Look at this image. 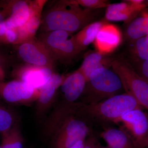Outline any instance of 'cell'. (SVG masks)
I'll use <instances>...</instances> for the list:
<instances>
[{
  "label": "cell",
  "instance_id": "obj_1",
  "mask_svg": "<svg viewBox=\"0 0 148 148\" xmlns=\"http://www.w3.org/2000/svg\"><path fill=\"white\" fill-rule=\"evenodd\" d=\"M45 135L51 139V148H69L85 140L92 132L90 125L77 114L76 106L56 109L45 127Z\"/></svg>",
  "mask_w": 148,
  "mask_h": 148
},
{
  "label": "cell",
  "instance_id": "obj_2",
  "mask_svg": "<svg viewBox=\"0 0 148 148\" xmlns=\"http://www.w3.org/2000/svg\"><path fill=\"white\" fill-rule=\"evenodd\" d=\"M103 12V9H89L58 1L42 14L40 33L60 30L73 34L97 21Z\"/></svg>",
  "mask_w": 148,
  "mask_h": 148
},
{
  "label": "cell",
  "instance_id": "obj_3",
  "mask_svg": "<svg viewBox=\"0 0 148 148\" xmlns=\"http://www.w3.org/2000/svg\"><path fill=\"white\" fill-rule=\"evenodd\" d=\"M143 108L134 97L125 92L92 105L77 101V113L89 125H98L104 129L116 124L127 112Z\"/></svg>",
  "mask_w": 148,
  "mask_h": 148
},
{
  "label": "cell",
  "instance_id": "obj_4",
  "mask_svg": "<svg viewBox=\"0 0 148 148\" xmlns=\"http://www.w3.org/2000/svg\"><path fill=\"white\" fill-rule=\"evenodd\" d=\"M123 90L121 80L115 72L106 68L96 69L90 74L78 102L96 104L121 94Z\"/></svg>",
  "mask_w": 148,
  "mask_h": 148
},
{
  "label": "cell",
  "instance_id": "obj_5",
  "mask_svg": "<svg viewBox=\"0 0 148 148\" xmlns=\"http://www.w3.org/2000/svg\"><path fill=\"white\" fill-rule=\"evenodd\" d=\"M112 69L121 80L123 89L136 99L143 108L148 110V82L140 76L130 61L123 58L114 61Z\"/></svg>",
  "mask_w": 148,
  "mask_h": 148
},
{
  "label": "cell",
  "instance_id": "obj_6",
  "mask_svg": "<svg viewBox=\"0 0 148 148\" xmlns=\"http://www.w3.org/2000/svg\"><path fill=\"white\" fill-rule=\"evenodd\" d=\"M121 128L129 135L135 148L146 147L148 138V115L139 109L127 112L117 121Z\"/></svg>",
  "mask_w": 148,
  "mask_h": 148
},
{
  "label": "cell",
  "instance_id": "obj_7",
  "mask_svg": "<svg viewBox=\"0 0 148 148\" xmlns=\"http://www.w3.org/2000/svg\"><path fill=\"white\" fill-rule=\"evenodd\" d=\"M45 0H10L5 1L8 17L5 20L6 29H16L26 24L32 16L42 10Z\"/></svg>",
  "mask_w": 148,
  "mask_h": 148
},
{
  "label": "cell",
  "instance_id": "obj_8",
  "mask_svg": "<svg viewBox=\"0 0 148 148\" xmlns=\"http://www.w3.org/2000/svg\"><path fill=\"white\" fill-rule=\"evenodd\" d=\"M40 94L39 89L20 81L0 82V99L9 104L30 106L36 102Z\"/></svg>",
  "mask_w": 148,
  "mask_h": 148
},
{
  "label": "cell",
  "instance_id": "obj_9",
  "mask_svg": "<svg viewBox=\"0 0 148 148\" xmlns=\"http://www.w3.org/2000/svg\"><path fill=\"white\" fill-rule=\"evenodd\" d=\"M17 46V54L25 64L53 68L56 64L54 56L45 45L35 37Z\"/></svg>",
  "mask_w": 148,
  "mask_h": 148
},
{
  "label": "cell",
  "instance_id": "obj_10",
  "mask_svg": "<svg viewBox=\"0 0 148 148\" xmlns=\"http://www.w3.org/2000/svg\"><path fill=\"white\" fill-rule=\"evenodd\" d=\"M53 68L47 66L20 64L14 67L12 76L14 79L20 81L30 86L39 89L49 80L54 73Z\"/></svg>",
  "mask_w": 148,
  "mask_h": 148
},
{
  "label": "cell",
  "instance_id": "obj_11",
  "mask_svg": "<svg viewBox=\"0 0 148 148\" xmlns=\"http://www.w3.org/2000/svg\"><path fill=\"white\" fill-rule=\"evenodd\" d=\"M65 78L64 75L54 73L49 80L39 89L40 96L36 102V116L38 119H43L49 111Z\"/></svg>",
  "mask_w": 148,
  "mask_h": 148
},
{
  "label": "cell",
  "instance_id": "obj_12",
  "mask_svg": "<svg viewBox=\"0 0 148 148\" xmlns=\"http://www.w3.org/2000/svg\"><path fill=\"white\" fill-rule=\"evenodd\" d=\"M122 40L119 29L113 24H105L101 27L94 41L98 52L109 54L119 46Z\"/></svg>",
  "mask_w": 148,
  "mask_h": 148
},
{
  "label": "cell",
  "instance_id": "obj_13",
  "mask_svg": "<svg viewBox=\"0 0 148 148\" xmlns=\"http://www.w3.org/2000/svg\"><path fill=\"white\" fill-rule=\"evenodd\" d=\"M86 79L82 73L77 70L65 77L61 90L64 102L73 103L77 102L84 90Z\"/></svg>",
  "mask_w": 148,
  "mask_h": 148
},
{
  "label": "cell",
  "instance_id": "obj_14",
  "mask_svg": "<svg viewBox=\"0 0 148 148\" xmlns=\"http://www.w3.org/2000/svg\"><path fill=\"white\" fill-rule=\"evenodd\" d=\"M120 58L98 51L89 53L85 56L81 66L78 70L84 75L87 82L93 71L101 68L109 69L112 67L114 61Z\"/></svg>",
  "mask_w": 148,
  "mask_h": 148
},
{
  "label": "cell",
  "instance_id": "obj_15",
  "mask_svg": "<svg viewBox=\"0 0 148 148\" xmlns=\"http://www.w3.org/2000/svg\"><path fill=\"white\" fill-rule=\"evenodd\" d=\"M141 11L139 6L125 1L109 5L106 8V18L108 21L128 22Z\"/></svg>",
  "mask_w": 148,
  "mask_h": 148
},
{
  "label": "cell",
  "instance_id": "obj_16",
  "mask_svg": "<svg viewBox=\"0 0 148 148\" xmlns=\"http://www.w3.org/2000/svg\"><path fill=\"white\" fill-rule=\"evenodd\" d=\"M101 137L109 148H135L129 135L121 128L108 127L104 128Z\"/></svg>",
  "mask_w": 148,
  "mask_h": 148
},
{
  "label": "cell",
  "instance_id": "obj_17",
  "mask_svg": "<svg viewBox=\"0 0 148 148\" xmlns=\"http://www.w3.org/2000/svg\"><path fill=\"white\" fill-rule=\"evenodd\" d=\"M104 21H96L88 24L73 36L74 42L80 52L85 50L94 42L98 32L104 24Z\"/></svg>",
  "mask_w": 148,
  "mask_h": 148
},
{
  "label": "cell",
  "instance_id": "obj_18",
  "mask_svg": "<svg viewBox=\"0 0 148 148\" xmlns=\"http://www.w3.org/2000/svg\"><path fill=\"white\" fill-rule=\"evenodd\" d=\"M142 14L129 23L125 32L126 39L131 43L148 35V10L142 11Z\"/></svg>",
  "mask_w": 148,
  "mask_h": 148
},
{
  "label": "cell",
  "instance_id": "obj_19",
  "mask_svg": "<svg viewBox=\"0 0 148 148\" xmlns=\"http://www.w3.org/2000/svg\"><path fill=\"white\" fill-rule=\"evenodd\" d=\"M42 12L35 14L27 23L17 29L18 38L16 45H18L36 37L41 22Z\"/></svg>",
  "mask_w": 148,
  "mask_h": 148
},
{
  "label": "cell",
  "instance_id": "obj_20",
  "mask_svg": "<svg viewBox=\"0 0 148 148\" xmlns=\"http://www.w3.org/2000/svg\"><path fill=\"white\" fill-rule=\"evenodd\" d=\"M51 52L56 61L61 62L71 61L80 53L74 42L73 36L59 43Z\"/></svg>",
  "mask_w": 148,
  "mask_h": 148
},
{
  "label": "cell",
  "instance_id": "obj_21",
  "mask_svg": "<svg viewBox=\"0 0 148 148\" xmlns=\"http://www.w3.org/2000/svg\"><path fill=\"white\" fill-rule=\"evenodd\" d=\"M1 146L2 148H24V139L18 121L2 135Z\"/></svg>",
  "mask_w": 148,
  "mask_h": 148
},
{
  "label": "cell",
  "instance_id": "obj_22",
  "mask_svg": "<svg viewBox=\"0 0 148 148\" xmlns=\"http://www.w3.org/2000/svg\"><path fill=\"white\" fill-rule=\"evenodd\" d=\"M16 121L13 112L0 105V134L2 135L8 131Z\"/></svg>",
  "mask_w": 148,
  "mask_h": 148
},
{
  "label": "cell",
  "instance_id": "obj_23",
  "mask_svg": "<svg viewBox=\"0 0 148 148\" xmlns=\"http://www.w3.org/2000/svg\"><path fill=\"white\" fill-rule=\"evenodd\" d=\"M64 1L67 3L92 10L106 8L110 4L108 1L106 0H64Z\"/></svg>",
  "mask_w": 148,
  "mask_h": 148
},
{
  "label": "cell",
  "instance_id": "obj_24",
  "mask_svg": "<svg viewBox=\"0 0 148 148\" xmlns=\"http://www.w3.org/2000/svg\"><path fill=\"white\" fill-rule=\"evenodd\" d=\"M132 51L138 60L148 61V40L146 37L133 42Z\"/></svg>",
  "mask_w": 148,
  "mask_h": 148
},
{
  "label": "cell",
  "instance_id": "obj_25",
  "mask_svg": "<svg viewBox=\"0 0 148 148\" xmlns=\"http://www.w3.org/2000/svg\"><path fill=\"white\" fill-rule=\"evenodd\" d=\"M130 63L137 73L148 82V61L135 60Z\"/></svg>",
  "mask_w": 148,
  "mask_h": 148
},
{
  "label": "cell",
  "instance_id": "obj_26",
  "mask_svg": "<svg viewBox=\"0 0 148 148\" xmlns=\"http://www.w3.org/2000/svg\"><path fill=\"white\" fill-rule=\"evenodd\" d=\"M8 17V11L5 1H0V43L6 31L5 20Z\"/></svg>",
  "mask_w": 148,
  "mask_h": 148
},
{
  "label": "cell",
  "instance_id": "obj_27",
  "mask_svg": "<svg viewBox=\"0 0 148 148\" xmlns=\"http://www.w3.org/2000/svg\"><path fill=\"white\" fill-rule=\"evenodd\" d=\"M18 38V33L16 29H7L0 44L16 45Z\"/></svg>",
  "mask_w": 148,
  "mask_h": 148
},
{
  "label": "cell",
  "instance_id": "obj_28",
  "mask_svg": "<svg viewBox=\"0 0 148 148\" xmlns=\"http://www.w3.org/2000/svg\"><path fill=\"white\" fill-rule=\"evenodd\" d=\"M100 145L98 138L92 131L85 139L83 148H98Z\"/></svg>",
  "mask_w": 148,
  "mask_h": 148
},
{
  "label": "cell",
  "instance_id": "obj_29",
  "mask_svg": "<svg viewBox=\"0 0 148 148\" xmlns=\"http://www.w3.org/2000/svg\"><path fill=\"white\" fill-rule=\"evenodd\" d=\"M9 60L7 56L0 50V69L5 71V69L8 64Z\"/></svg>",
  "mask_w": 148,
  "mask_h": 148
},
{
  "label": "cell",
  "instance_id": "obj_30",
  "mask_svg": "<svg viewBox=\"0 0 148 148\" xmlns=\"http://www.w3.org/2000/svg\"><path fill=\"white\" fill-rule=\"evenodd\" d=\"M85 140H79L74 144L73 145L69 148H83L84 147Z\"/></svg>",
  "mask_w": 148,
  "mask_h": 148
},
{
  "label": "cell",
  "instance_id": "obj_31",
  "mask_svg": "<svg viewBox=\"0 0 148 148\" xmlns=\"http://www.w3.org/2000/svg\"><path fill=\"white\" fill-rule=\"evenodd\" d=\"M5 78V73L2 69H0V82L4 81Z\"/></svg>",
  "mask_w": 148,
  "mask_h": 148
},
{
  "label": "cell",
  "instance_id": "obj_32",
  "mask_svg": "<svg viewBox=\"0 0 148 148\" xmlns=\"http://www.w3.org/2000/svg\"><path fill=\"white\" fill-rule=\"evenodd\" d=\"M144 3L145 4V6L146 8L148 7V0L147 1H144Z\"/></svg>",
  "mask_w": 148,
  "mask_h": 148
},
{
  "label": "cell",
  "instance_id": "obj_33",
  "mask_svg": "<svg viewBox=\"0 0 148 148\" xmlns=\"http://www.w3.org/2000/svg\"><path fill=\"white\" fill-rule=\"evenodd\" d=\"M109 148L108 147H103V146H102L101 145H100V146H99V148Z\"/></svg>",
  "mask_w": 148,
  "mask_h": 148
},
{
  "label": "cell",
  "instance_id": "obj_34",
  "mask_svg": "<svg viewBox=\"0 0 148 148\" xmlns=\"http://www.w3.org/2000/svg\"><path fill=\"white\" fill-rule=\"evenodd\" d=\"M146 147L147 148H148V138L147 141V145H146Z\"/></svg>",
  "mask_w": 148,
  "mask_h": 148
},
{
  "label": "cell",
  "instance_id": "obj_35",
  "mask_svg": "<svg viewBox=\"0 0 148 148\" xmlns=\"http://www.w3.org/2000/svg\"><path fill=\"white\" fill-rule=\"evenodd\" d=\"M146 37L147 38V39L148 40V35H147V36Z\"/></svg>",
  "mask_w": 148,
  "mask_h": 148
},
{
  "label": "cell",
  "instance_id": "obj_36",
  "mask_svg": "<svg viewBox=\"0 0 148 148\" xmlns=\"http://www.w3.org/2000/svg\"><path fill=\"white\" fill-rule=\"evenodd\" d=\"M0 148H1V146H0Z\"/></svg>",
  "mask_w": 148,
  "mask_h": 148
}]
</instances>
